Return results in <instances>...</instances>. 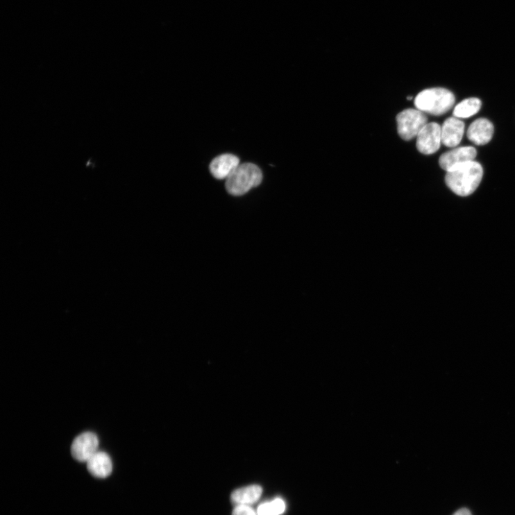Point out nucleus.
I'll return each mask as SVG.
<instances>
[{
	"label": "nucleus",
	"mask_w": 515,
	"mask_h": 515,
	"mask_svg": "<svg viewBox=\"0 0 515 515\" xmlns=\"http://www.w3.org/2000/svg\"><path fill=\"white\" fill-rule=\"evenodd\" d=\"M441 127L436 123L428 124L416 136V148L425 155H432L440 148Z\"/></svg>",
	"instance_id": "obj_5"
},
{
	"label": "nucleus",
	"mask_w": 515,
	"mask_h": 515,
	"mask_svg": "<svg viewBox=\"0 0 515 515\" xmlns=\"http://www.w3.org/2000/svg\"><path fill=\"white\" fill-rule=\"evenodd\" d=\"M453 515H473L471 512L466 508L457 510Z\"/></svg>",
	"instance_id": "obj_16"
},
{
	"label": "nucleus",
	"mask_w": 515,
	"mask_h": 515,
	"mask_svg": "<svg viewBox=\"0 0 515 515\" xmlns=\"http://www.w3.org/2000/svg\"><path fill=\"white\" fill-rule=\"evenodd\" d=\"M262 493L263 489L261 486L250 485L233 491L230 496V500L236 506H250L260 500Z\"/></svg>",
	"instance_id": "obj_12"
},
{
	"label": "nucleus",
	"mask_w": 515,
	"mask_h": 515,
	"mask_svg": "<svg viewBox=\"0 0 515 515\" xmlns=\"http://www.w3.org/2000/svg\"><path fill=\"white\" fill-rule=\"evenodd\" d=\"M477 156V151L471 146L461 147L444 153L439 158L440 167L448 172L461 164L474 161Z\"/></svg>",
	"instance_id": "obj_7"
},
{
	"label": "nucleus",
	"mask_w": 515,
	"mask_h": 515,
	"mask_svg": "<svg viewBox=\"0 0 515 515\" xmlns=\"http://www.w3.org/2000/svg\"><path fill=\"white\" fill-rule=\"evenodd\" d=\"M86 463L89 473L97 478L104 479L112 473V462L105 453L98 451Z\"/></svg>",
	"instance_id": "obj_11"
},
{
	"label": "nucleus",
	"mask_w": 515,
	"mask_h": 515,
	"mask_svg": "<svg viewBox=\"0 0 515 515\" xmlns=\"http://www.w3.org/2000/svg\"><path fill=\"white\" fill-rule=\"evenodd\" d=\"M494 134V126L489 121L481 119L473 122L467 130V137L478 146L488 144Z\"/></svg>",
	"instance_id": "obj_10"
},
{
	"label": "nucleus",
	"mask_w": 515,
	"mask_h": 515,
	"mask_svg": "<svg viewBox=\"0 0 515 515\" xmlns=\"http://www.w3.org/2000/svg\"><path fill=\"white\" fill-rule=\"evenodd\" d=\"M232 515H258L249 505H237L233 509Z\"/></svg>",
	"instance_id": "obj_15"
},
{
	"label": "nucleus",
	"mask_w": 515,
	"mask_h": 515,
	"mask_svg": "<svg viewBox=\"0 0 515 515\" xmlns=\"http://www.w3.org/2000/svg\"><path fill=\"white\" fill-rule=\"evenodd\" d=\"M464 133V124L457 118H450L441 126V143L455 148L460 144Z\"/></svg>",
	"instance_id": "obj_9"
},
{
	"label": "nucleus",
	"mask_w": 515,
	"mask_h": 515,
	"mask_svg": "<svg viewBox=\"0 0 515 515\" xmlns=\"http://www.w3.org/2000/svg\"><path fill=\"white\" fill-rule=\"evenodd\" d=\"M99 446L96 434L84 432L74 439L71 446L72 456L80 462H87L98 452Z\"/></svg>",
	"instance_id": "obj_6"
},
{
	"label": "nucleus",
	"mask_w": 515,
	"mask_h": 515,
	"mask_svg": "<svg viewBox=\"0 0 515 515\" xmlns=\"http://www.w3.org/2000/svg\"><path fill=\"white\" fill-rule=\"evenodd\" d=\"M262 180L259 167L251 162L243 163L226 179V189L232 196H243L260 185Z\"/></svg>",
	"instance_id": "obj_2"
},
{
	"label": "nucleus",
	"mask_w": 515,
	"mask_h": 515,
	"mask_svg": "<svg viewBox=\"0 0 515 515\" xmlns=\"http://www.w3.org/2000/svg\"><path fill=\"white\" fill-rule=\"evenodd\" d=\"M455 103L453 93L444 88L427 89L419 93L414 105L419 110L432 115H442L450 111Z\"/></svg>",
	"instance_id": "obj_3"
},
{
	"label": "nucleus",
	"mask_w": 515,
	"mask_h": 515,
	"mask_svg": "<svg viewBox=\"0 0 515 515\" xmlns=\"http://www.w3.org/2000/svg\"><path fill=\"white\" fill-rule=\"evenodd\" d=\"M412 99V97H411V96L407 97V100L410 101Z\"/></svg>",
	"instance_id": "obj_17"
},
{
	"label": "nucleus",
	"mask_w": 515,
	"mask_h": 515,
	"mask_svg": "<svg viewBox=\"0 0 515 515\" xmlns=\"http://www.w3.org/2000/svg\"><path fill=\"white\" fill-rule=\"evenodd\" d=\"M240 165L239 158L232 154H223L210 164V171L219 180L226 179Z\"/></svg>",
	"instance_id": "obj_8"
},
{
	"label": "nucleus",
	"mask_w": 515,
	"mask_h": 515,
	"mask_svg": "<svg viewBox=\"0 0 515 515\" xmlns=\"http://www.w3.org/2000/svg\"><path fill=\"white\" fill-rule=\"evenodd\" d=\"M482 106L480 99L473 98L459 103L454 110V115L457 119H467L478 113Z\"/></svg>",
	"instance_id": "obj_13"
},
{
	"label": "nucleus",
	"mask_w": 515,
	"mask_h": 515,
	"mask_svg": "<svg viewBox=\"0 0 515 515\" xmlns=\"http://www.w3.org/2000/svg\"><path fill=\"white\" fill-rule=\"evenodd\" d=\"M286 510V503L282 498L261 505L257 509L258 515H282Z\"/></svg>",
	"instance_id": "obj_14"
},
{
	"label": "nucleus",
	"mask_w": 515,
	"mask_h": 515,
	"mask_svg": "<svg viewBox=\"0 0 515 515\" xmlns=\"http://www.w3.org/2000/svg\"><path fill=\"white\" fill-rule=\"evenodd\" d=\"M397 131L405 140L416 137L428 124L427 116L418 109H406L396 116Z\"/></svg>",
	"instance_id": "obj_4"
},
{
	"label": "nucleus",
	"mask_w": 515,
	"mask_h": 515,
	"mask_svg": "<svg viewBox=\"0 0 515 515\" xmlns=\"http://www.w3.org/2000/svg\"><path fill=\"white\" fill-rule=\"evenodd\" d=\"M482 177V167L474 160L461 164L447 172L446 182L453 192L465 197L477 190Z\"/></svg>",
	"instance_id": "obj_1"
}]
</instances>
